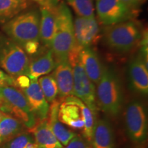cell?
I'll use <instances>...</instances> for the list:
<instances>
[{"instance_id": "1", "label": "cell", "mask_w": 148, "mask_h": 148, "mask_svg": "<svg viewBox=\"0 0 148 148\" xmlns=\"http://www.w3.org/2000/svg\"><path fill=\"white\" fill-rule=\"evenodd\" d=\"M95 88L96 101L101 110L111 116H117L123 102V89L119 77L113 69L104 66Z\"/></svg>"}, {"instance_id": "2", "label": "cell", "mask_w": 148, "mask_h": 148, "mask_svg": "<svg viewBox=\"0 0 148 148\" xmlns=\"http://www.w3.org/2000/svg\"><path fill=\"white\" fill-rule=\"evenodd\" d=\"M143 33L139 22L130 19L107 25L103 29V40L112 50L127 53L140 43Z\"/></svg>"}, {"instance_id": "3", "label": "cell", "mask_w": 148, "mask_h": 148, "mask_svg": "<svg viewBox=\"0 0 148 148\" xmlns=\"http://www.w3.org/2000/svg\"><path fill=\"white\" fill-rule=\"evenodd\" d=\"M56 29L50 48L56 62L67 60L70 51L75 45L73 21L71 11L64 2L56 8Z\"/></svg>"}, {"instance_id": "4", "label": "cell", "mask_w": 148, "mask_h": 148, "mask_svg": "<svg viewBox=\"0 0 148 148\" xmlns=\"http://www.w3.org/2000/svg\"><path fill=\"white\" fill-rule=\"evenodd\" d=\"M0 110L21 121L24 126L31 129L36 125V119L31 110L22 90L16 86H0Z\"/></svg>"}, {"instance_id": "5", "label": "cell", "mask_w": 148, "mask_h": 148, "mask_svg": "<svg viewBox=\"0 0 148 148\" xmlns=\"http://www.w3.org/2000/svg\"><path fill=\"white\" fill-rule=\"evenodd\" d=\"M82 47L75 44L68 55V60L73 70V95L88 106L96 116L97 111L95 85L88 77L79 59Z\"/></svg>"}, {"instance_id": "6", "label": "cell", "mask_w": 148, "mask_h": 148, "mask_svg": "<svg viewBox=\"0 0 148 148\" xmlns=\"http://www.w3.org/2000/svg\"><path fill=\"white\" fill-rule=\"evenodd\" d=\"M3 30L22 47L27 42L39 40V13L33 10L17 14L3 25Z\"/></svg>"}, {"instance_id": "7", "label": "cell", "mask_w": 148, "mask_h": 148, "mask_svg": "<svg viewBox=\"0 0 148 148\" xmlns=\"http://www.w3.org/2000/svg\"><path fill=\"white\" fill-rule=\"evenodd\" d=\"M29 59L23 47L11 39L0 41V66L13 78L27 75Z\"/></svg>"}, {"instance_id": "8", "label": "cell", "mask_w": 148, "mask_h": 148, "mask_svg": "<svg viewBox=\"0 0 148 148\" xmlns=\"http://www.w3.org/2000/svg\"><path fill=\"white\" fill-rule=\"evenodd\" d=\"M60 103L59 121L75 130L83 129L84 123L90 124L95 119L92 111L80 99L74 95L64 97Z\"/></svg>"}, {"instance_id": "9", "label": "cell", "mask_w": 148, "mask_h": 148, "mask_svg": "<svg viewBox=\"0 0 148 148\" xmlns=\"http://www.w3.org/2000/svg\"><path fill=\"white\" fill-rule=\"evenodd\" d=\"M125 125L127 136L133 143H142L147 137V116L143 103L132 100L125 110Z\"/></svg>"}, {"instance_id": "10", "label": "cell", "mask_w": 148, "mask_h": 148, "mask_svg": "<svg viewBox=\"0 0 148 148\" xmlns=\"http://www.w3.org/2000/svg\"><path fill=\"white\" fill-rule=\"evenodd\" d=\"M98 18L105 25H111L134 19L137 11L130 8L120 0H97Z\"/></svg>"}, {"instance_id": "11", "label": "cell", "mask_w": 148, "mask_h": 148, "mask_svg": "<svg viewBox=\"0 0 148 148\" xmlns=\"http://www.w3.org/2000/svg\"><path fill=\"white\" fill-rule=\"evenodd\" d=\"M75 43L82 47H90L100 39V29L95 16H77L73 23Z\"/></svg>"}, {"instance_id": "12", "label": "cell", "mask_w": 148, "mask_h": 148, "mask_svg": "<svg viewBox=\"0 0 148 148\" xmlns=\"http://www.w3.org/2000/svg\"><path fill=\"white\" fill-rule=\"evenodd\" d=\"M21 90L26 97L35 118L40 121L46 120L49 114V105L42 93L38 79H30L28 87Z\"/></svg>"}, {"instance_id": "13", "label": "cell", "mask_w": 148, "mask_h": 148, "mask_svg": "<svg viewBox=\"0 0 148 148\" xmlns=\"http://www.w3.org/2000/svg\"><path fill=\"white\" fill-rule=\"evenodd\" d=\"M128 76L130 88L142 95L148 93L147 64L139 54L133 58L129 64Z\"/></svg>"}, {"instance_id": "14", "label": "cell", "mask_w": 148, "mask_h": 148, "mask_svg": "<svg viewBox=\"0 0 148 148\" xmlns=\"http://www.w3.org/2000/svg\"><path fill=\"white\" fill-rule=\"evenodd\" d=\"M34 57L29 60L27 76L30 79H38L42 75H45L54 69L56 61L52 51L48 46L38 49Z\"/></svg>"}, {"instance_id": "15", "label": "cell", "mask_w": 148, "mask_h": 148, "mask_svg": "<svg viewBox=\"0 0 148 148\" xmlns=\"http://www.w3.org/2000/svg\"><path fill=\"white\" fill-rule=\"evenodd\" d=\"M51 75L58 86V95L61 99L73 95V70L68 59L56 62Z\"/></svg>"}, {"instance_id": "16", "label": "cell", "mask_w": 148, "mask_h": 148, "mask_svg": "<svg viewBox=\"0 0 148 148\" xmlns=\"http://www.w3.org/2000/svg\"><path fill=\"white\" fill-rule=\"evenodd\" d=\"M79 59L88 77L94 84L99 82L102 75L103 66L96 51L90 47H82Z\"/></svg>"}, {"instance_id": "17", "label": "cell", "mask_w": 148, "mask_h": 148, "mask_svg": "<svg viewBox=\"0 0 148 148\" xmlns=\"http://www.w3.org/2000/svg\"><path fill=\"white\" fill-rule=\"evenodd\" d=\"M92 148H115V138L112 124L108 119L95 122L91 138Z\"/></svg>"}, {"instance_id": "18", "label": "cell", "mask_w": 148, "mask_h": 148, "mask_svg": "<svg viewBox=\"0 0 148 148\" xmlns=\"http://www.w3.org/2000/svg\"><path fill=\"white\" fill-rule=\"evenodd\" d=\"M60 106V101L56 99L51 102L49 110V121H47L49 126L53 134L59 140L60 143L66 145L73 137L76 136V133L70 130L64 125L62 122L59 121L58 117V109Z\"/></svg>"}, {"instance_id": "19", "label": "cell", "mask_w": 148, "mask_h": 148, "mask_svg": "<svg viewBox=\"0 0 148 148\" xmlns=\"http://www.w3.org/2000/svg\"><path fill=\"white\" fill-rule=\"evenodd\" d=\"M56 8L49 9L41 6L40 9L39 39H40L44 45L48 46L49 47L56 29Z\"/></svg>"}, {"instance_id": "20", "label": "cell", "mask_w": 148, "mask_h": 148, "mask_svg": "<svg viewBox=\"0 0 148 148\" xmlns=\"http://www.w3.org/2000/svg\"><path fill=\"white\" fill-rule=\"evenodd\" d=\"M30 130L37 148H62V145L53 134L46 120L40 121Z\"/></svg>"}, {"instance_id": "21", "label": "cell", "mask_w": 148, "mask_h": 148, "mask_svg": "<svg viewBox=\"0 0 148 148\" xmlns=\"http://www.w3.org/2000/svg\"><path fill=\"white\" fill-rule=\"evenodd\" d=\"M24 125L13 116L8 115L0 121V147L23 132Z\"/></svg>"}, {"instance_id": "22", "label": "cell", "mask_w": 148, "mask_h": 148, "mask_svg": "<svg viewBox=\"0 0 148 148\" xmlns=\"http://www.w3.org/2000/svg\"><path fill=\"white\" fill-rule=\"evenodd\" d=\"M27 0H0V19L13 18L28 7Z\"/></svg>"}, {"instance_id": "23", "label": "cell", "mask_w": 148, "mask_h": 148, "mask_svg": "<svg viewBox=\"0 0 148 148\" xmlns=\"http://www.w3.org/2000/svg\"><path fill=\"white\" fill-rule=\"evenodd\" d=\"M0 148H37V146L31 133L22 132L7 141Z\"/></svg>"}, {"instance_id": "24", "label": "cell", "mask_w": 148, "mask_h": 148, "mask_svg": "<svg viewBox=\"0 0 148 148\" xmlns=\"http://www.w3.org/2000/svg\"><path fill=\"white\" fill-rule=\"evenodd\" d=\"M38 82L47 102L51 103L56 99L58 95V89L51 74L40 77Z\"/></svg>"}, {"instance_id": "25", "label": "cell", "mask_w": 148, "mask_h": 148, "mask_svg": "<svg viewBox=\"0 0 148 148\" xmlns=\"http://www.w3.org/2000/svg\"><path fill=\"white\" fill-rule=\"evenodd\" d=\"M77 16L90 18L94 15V7L92 0H66Z\"/></svg>"}, {"instance_id": "26", "label": "cell", "mask_w": 148, "mask_h": 148, "mask_svg": "<svg viewBox=\"0 0 148 148\" xmlns=\"http://www.w3.org/2000/svg\"><path fill=\"white\" fill-rule=\"evenodd\" d=\"M89 143L84 137L76 135L70 140L65 148H91Z\"/></svg>"}, {"instance_id": "27", "label": "cell", "mask_w": 148, "mask_h": 148, "mask_svg": "<svg viewBox=\"0 0 148 148\" xmlns=\"http://www.w3.org/2000/svg\"><path fill=\"white\" fill-rule=\"evenodd\" d=\"M39 40H32L25 43L23 47L27 54L34 56L38 52L39 49Z\"/></svg>"}, {"instance_id": "28", "label": "cell", "mask_w": 148, "mask_h": 148, "mask_svg": "<svg viewBox=\"0 0 148 148\" xmlns=\"http://www.w3.org/2000/svg\"><path fill=\"white\" fill-rule=\"evenodd\" d=\"M14 79H15V86L20 89L26 88L30 84V79L27 75H19Z\"/></svg>"}, {"instance_id": "29", "label": "cell", "mask_w": 148, "mask_h": 148, "mask_svg": "<svg viewBox=\"0 0 148 148\" xmlns=\"http://www.w3.org/2000/svg\"><path fill=\"white\" fill-rule=\"evenodd\" d=\"M0 84L15 86V79L10 76L2 69H0Z\"/></svg>"}, {"instance_id": "30", "label": "cell", "mask_w": 148, "mask_h": 148, "mask_svg": "<svg viewBox=\"0 0 148 148\" xmlns=\"http://www.w3.org/2000/svg\"><path fill=\"white\" fill-rule=\"evenodd\" d=\"M120 1L130 8L138 10V8L145 2L146 0H120Z\"/></svg>"}, {"instance_id": "31", "label": "cell", "mask_w": 148, "mask_h": 148, "mask_svg": "<svg viewBox=\"0 0 148 148\" xmlns=\"http://www.w3.org/2000/svg\"><path fill=\"white\" fill-rule=\"evenodd\" d=\"M32 1L38 3L42 7L53 9L58 5L59 0H32Z\"/></svg>"}, {"instance_id": "32", "label": "cell", "mask_w": 148, "mask_h": 148, "mask_svg": "<svg viewBox=\"0 0 148 148\" xmlns=\"http://www.w3.org/2000/svg\"><path fill=\"white\" fill-rule=\"evenodd\" d=\"M6 115H7L6 114H5L4 112H3L2 111L0 110V121H1V119H3Z\"/></svg>"}, {"instance_id": "33", "label": "cell", "mask_w": 148, "mask_h": 148, "mask_svg": "<svg viewBox=\"0 0 148 148\" xmlns=\"http://www.w3.org/2000/svg\"><path fill=\"white\" fill-rule=\"evenodd\" d=\"M3 86V85L1 84H0V86Z\"/></svg>"}]
</instances>
